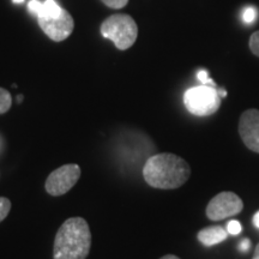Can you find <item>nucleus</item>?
I'll return each mask as SVG.
<instances>
[{"label": "nucleus", "mask_w": 259, "mask_h": 259, "mask_svg": "<svg viewBox=\"0 0 259 259\" xmlns=\"http://www.w3.org/2000/svg\"><path fill=\"white\" fill-rule=\"evenodd\" d=\"M191 177L189 163L178 155L162 153L150 156L143 167L145 183L154 189L174 190Z\"/></svg>", "instance_id": "nucleus-1"}, {"label": "nucleus", "mask_w": 259, "mask_h": 259, "mask_svg": "<svg viewBox=\"0 0 259 259\" xmlns=\"http://www.w3.org/2000/svg\"><path fill=\"white\" fill-rule=\"evenodd\" d=\"M92 247V233L83 218H71L60 226L53 246V259H85Z\"/></svg>", "instance_id": "nucleus-2"}, {"label": "nucleus", "mask_w": 259, "mask_h": 259, "mask_svg": "<svg viewBox=\"0 0 259 259\" xmlns=\"http://www.w3.org/2000/svg\"><path fill=\"white\" fill-rule=\"evenodd\" d=\"M101 34L114 42L118 50L126 51L137 40L138 27L135 19L127 15H113L101 24Z\"/></svg>", "instance_id": "nucleus-3"}, {"label": "nucleus", "mask_w": 259, "mask_h": 259, "mask_svg": "<svg viewBox=\"0 0 259 259\" xmlns=\"http://www.w3.org/2000/svg\"><path fill=\"white\" fill-rule=\"evenodd\" d=\"M184 103L191 114L209 116L219 111L221 106V96L215 87L202 84L186 90L184 95Z\"/></svg>", "instance_id": "nucleus-4"}, {"label": "nucleus", "mask_w": 259, "mask_h": 259, "mask_svg": "<svg viewBox=\"0 0 259 259\" xmlns=\"http://www.w3.org/2000/svg\"><path fill=\"white\" fill-rule=\"evenodd\" d=\"M80 177V167L76 163L64 164L48 176L45 187L51 196H61L76 185Z\"/></svg>", "instance_id": "nucleus-5"}, {"label": "nucleus", "mask_w": 259, "mask_h": 259, "mask_svg": "<svg viewBox=\"0 0 259 259\" xmlns=\"http://www.w3.org/2000/svg\"><path fill=\"white\" fill-rule=\"evenodd\" d=\"M244 203L240 197L234 192H221L216 194L206 206V216L211 221H221L229 216L241 212Z\"/></svg>", "instance_id": "nucleus-6"}, {"label": "nucleus", "mask_w": 259, "mask_h": 259, "mask_svg": "<svg viewBox=\"0 0 259 259\" xmlns=\"http://www.w3.org/2000/svg\"><path fill=\"white\" fill-rule=\"evenodd\" d=\"M38 25L42 31L54 42L66 40L72 34L74 21L69 12L63 9L60 16L53 18H37Z\"/></svg>", "instance_id": "nucleus-7"}, {"label": "nucleus", "mask_w": 259, "mask_h": 259, "mask_svg": "<svg viewBox=\"0 0 259 259\" xmlns=\"http://www.w3.org/2000/svg\"><path fill=\"white\" fill-rule=\"evenodd\" d=\"M239 135L250 150L259 154V111L247 109L239 120Z\"/></svg>", "instance_id": "nucleus-8"}, {"label": "nucleus", "mask_w": 259, "mask_h": 259, "mask_svg": "<svg viewBox=\"0 0 259 259\" xmlns=\"http://www.w3.org/2000/svg\"><path fill=\"white\" fill-rule=\"evenodd\" d=\"M197 238L204 246H213L225 241L228 238V232L220 226H211L199 231Z\"/></svg>", "instance_id": "nucleus-9"}, {"label": "nucleus", "mask_w": 259, "mask_h": 259, "mask_svg": "<svg viewBox=\"0 0 259 259\" xmlns=\"http://www.w3.org/2000/svg\"><path fill=\"white\" fill-rule=\"evenodd\" d=\"M63 9L58 5L57 2L54 0H45L44 2V8H42L41 14L37 16V18H53L60 16Z\"/></svg>", "instance_id": "nucleus-10"}, {"label": "nucleus", "mask_w": 259, "mask_h": 259, "mask_svg": "<svg viewBox=\"0 0 259 259\" xmlns=\"http://www.w3.org/2000/svg\"><path fill=\"white\" fill-rule=\"evenodd\" d=\"M12 106V96L8 90L0 88V114H5Z\"/></svg>", "instance_id": "nucleus-11"}, {"label": "nucleus", "mask_w": 259, "mask_h": 259, "mask_svg": "<svg viewBox=\"0 0 259 259\" xmlns=\"http://www.w3.org/2000/svg\"><path fill=\"white\" fill-rule=\"evenodd\" d=\"M10 210H11V202L5 197H0V222L8 218Z\"/></svg>", "instance_id": "nucleus-12"}, {"label": "nucleus", "mask_w": 259, "mask_h": 259, "mask_svg": "<svg viewBox=\"0 0 259 259\" xmlns=\"http://www.w3.org/2000/svg\"><path fill=\"white\" fill-rule=\"evenodd\" d=\"M42 8H44V2H40V0H30L28 4L29 11H30L32 15L36 16V17L41 14Z\"/></svg>", "instance_id": "nucleus-13"}, {"label": "nucleus", "mask_w": 259, "mask_h": 259, "mask_svg": "<svg viewBox=\"0 0 259 259\" xmlns=\"http://www.w3.org/2000/svg\"><path fill=\"white\" fill-rule=\"evenodd\" d=\"M241 231H242L241 223L239 221H235V220L229 221L228 225H227V232H228L229 234L238 235V234H240Z\"/></svg>", "instance_id": "nucleus-14"}, {"label": "nucleus", "mask_w": 259, "mask_h": 259, "mask_svg": "<svg viewBox=\"0 0 259 259\" xmlns=\"http://www.w3.org/2000/svg\"><path fill=\"white\" fill-rule=\"evenodd\" d=\"M250 50L254 56L259 58V31H255L254 34H252L250 38Z\"/></svg>", "instance_id": "nucleus-15"}, {"label": "nucleus", "mask_w": 259, "mask_h": 259, "mask_svg": "<svg viewBox=\"0 0 259 259\" xmlns=\"http://www.w3.org/2000/svg\"><path fill=\"white\" fill-rule=\"evenodd\" d=\"M102 3L111 9H122L127 5L128 0H102Z\"/></svg>", "instance_id": "nucleus-16"}, {"label": "nucleus", "mask_w": 259, "mask_h": 259, "mask_svg": "<svg viewBox=\"0 0 259 259\" xmlns=\"http://www.w3.org/2000/svg\"><path fill=\"white\" fill-rule=\"evenodd\" d=\"M197 77H198V79L200 80V83L204 84V85H212V87H216V84L213 83V80L209 77L208 71L200 70L199 72H198V74H197Z\"/></svg>", "instance_id": "nucleus-17"}, {"label": "nucleus", "mask_w": 259, "mask_h": 259, "mask_svg": "<svg viewBox=\"0 0 259 259\" xmlns=\"http://www.w3.org/2000/svg\"><path fill=\"white\" fill-rule=\"evenodd\" d=\"M255 17H257V11L253 8H247L242 14V19H244L245 23H252V22H254Z\"/></svg>", "instance_id": "nucleus-18"}, {"label": "nucleus", "mask_w": 259, "mask_h": 259, "mask_svg": "<svg viewBox=\"0 0 259 259\" xmlns=\"http://www.w3.org/2000/svg\"><path fill=\"white\" fill-rule=\"evenodd\" d=\"M251 248V240L250 239H244L239 245V250L241 252H247Z\"/></svg>", "instance_id": "nucleus-19"}, {"label": "nucleus", "mask_w": 259, "mask_h": 259, "mask_svg": "<svg viewBox=\"0 0 259 259\" xmlns=\"http://www.w3.org/2000/svg\"><path fill=\"white\" fill-rule=\"evenodd\" d=\"M253 225L257 227V228H259V210L254 213L253 216Z\"/></svg>", "instance_id": "nucleus-20"}, {"label": "nucleus", "mask_w": 259, "mask_h": 259, "mask_svg": "<svg viewBox=\"0 0 259 259\" xmlns=\"http://www.w3.org/2000/svg\"><path fill=\"white\" fill-rule=\"evenodd\" d=\"M160 259H180V258L177 257V255H174V254H166V255H163V257L160 258Z\"/></svg>", "instance_id": "nucleus-21"}, {"label": "nucleus", "mask_w": 259, "mask_h": 259, "mask_svg": "<svg viewBox=\"0 0 259 259\" xmlns=\"http://www.w3.org/2000/svg\"><path fill=\"white\" fill-rule=\"evenodd\" d=\"M252 259H259V244L255 246L254 254H253V258H252Z\"/></svg>", "instance_id": "nucleus-22"}, {"label": "nucleus", "mask_w": 259, "mask_h": 259, "mask_svg": "<svg viewBox=\"0 0 259 259\" xmlns=\"http://www.w3.org/2000/svg\"><path fill=\"white\" fill-rule=\"evenodd\" d=\"M17 101L21 103L22 101H23V95H18V97H17Z\"/></svg>", "instance_id": "nucleus-23"}, {"label": "nucleus", "mask_w": 259, "mask_h": 259, "mask_svg": "<svg viewBox=\"0 0 259 259\" xmlns=\"http://www.w3.org/2000/svg\"><path fill=\"white\" fill-rule=\"evenodd\" d=\"M12 2H14L15 4H22V3H23L24 0H12Z\"/></svg>", "instance_id": "nucleus-24"}]
</instances>
